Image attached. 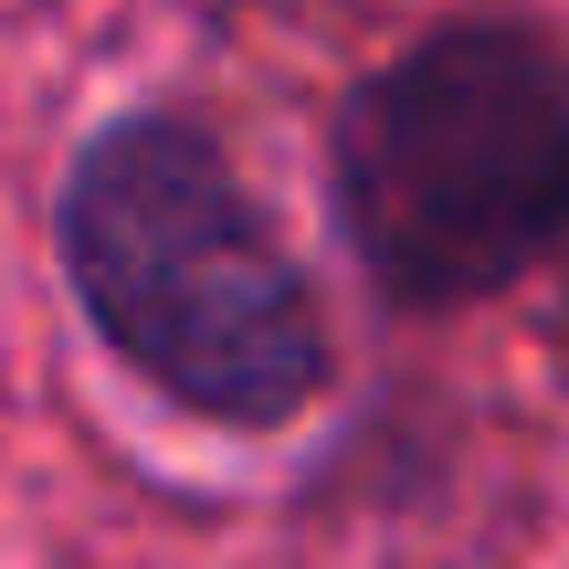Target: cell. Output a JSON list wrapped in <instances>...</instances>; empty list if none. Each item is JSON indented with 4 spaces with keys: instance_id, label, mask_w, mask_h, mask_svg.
I'll return each instance as SVG.
<instances>
[{
    "instance_id": "7a4b0ae2",
    "label": "cell",
    "mask_w": 569,
    "mask_h": 569,
    "mask_svg": "<svg viewBox=\"0 0 569 569\" xmlns=\"http://www.w3.org/2000/svg\"><path fill=\"white\" fill-rule=\"evenodd\" d=\"M327 232L390 317H475L569 264V32L465 0L338 84Z\"/></svg>"
},
{
    "instance_id": "6da1fadb",
    "label": "cell",
    "mask_w": 569,
    "mask_h": 569,
    "mask_svg": "<svg viewBox=\"0 0 569 569\" xmlns=\"http://www.w3.org/2000/svg\"><path fill=\"white\" fill-rule=\"evenodd\" d=\"M53 274L84 338L201 432H284L338 390V317L306 253L180 96L106 106L63 148Z\"/></svg>"
}]
</instances>
